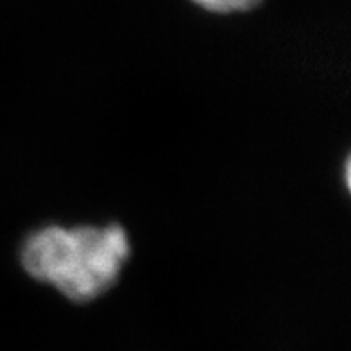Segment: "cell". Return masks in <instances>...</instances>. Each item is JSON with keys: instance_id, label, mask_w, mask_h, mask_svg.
<instances>
[{"instance_id": "6da1fadb", "label": "cell", "mask_w": 351, "mask_h": 351, "mask_svg": "<svg viewBox=\"0 0 351 351\" xmlns=\"http://www.w3.org/2000/svg\"><path fill=\"white\" fill-rule=\"evenodd\" d=\"M130 256V235L121 224H49L25 237L20 251L25 274L74 303H90L106 294Z\"/></svg>"}, {"instance_id": "7a4b0ae2", "label": "cell", "mask_w": 351, "mask_h": 351, "mask_svg": "<svg viewBox=\"0 0 351 351\" xmlns=\"http://www.w3.org/2000/svg\"><path fill=\"white\" fill-rule=\"evenodd\" d=\"M199 10L212 14H237L253 11L262 0H190Z\"/></svg>"}]
</instances>
